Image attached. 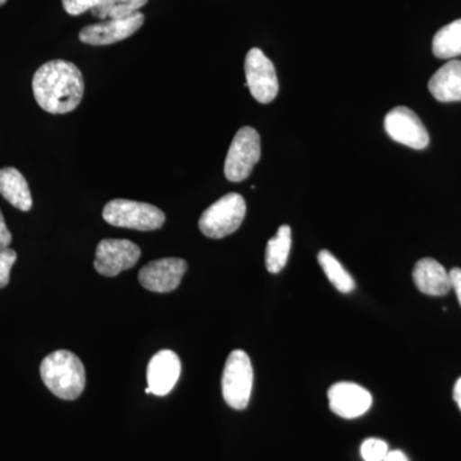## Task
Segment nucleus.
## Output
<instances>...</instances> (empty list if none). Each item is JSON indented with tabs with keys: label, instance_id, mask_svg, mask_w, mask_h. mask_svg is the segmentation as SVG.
<instances>
[{
	"label": "nucleus",
	"instance_id": "1",
	"mask_svg": "<svg viewBox=\"0 0 461 461\" xmlns=\"http://www.w3.org/2000/svg\"><path fill=\"white\" fill-rule=\"evenodd\" d=\"M84 77L74 63L56 59L42 65L32 78L36 103L51 114H66L80 105Z\"/></svg>",
	"mask_w": 461,
	"mask_h": 461
},
{
	"label": "nucleus",
	"instance_id": "2",
	"mask_svg": "<svg viewBox=\"0 0 461 461\" xmlns=\"http://www.w3.org/2000/svg\"><path fill=\"white\" fill-rule=\"evenodd\" d=\"M42 382L54 396L62 400L77 399L86 384V372L83 362L74 353L67 350L54 351L42 360Z\"/></svg>",
	"mask_w": 461,
	"mask_h": 461
},
{
	"label": "nucleus",
	"instance_id": "3",
	"mask_svg": "<svg viewBox=\"0 0 461 461\" xmlns=\"http://www.w3.org/2000/svg\"><path fill=\"white\" fill-rule=\"evenodd\" d=\"M247 215V203L240 194L230 193L213 203L202 214L199 229L209 239H223L236 232Z\"/></svg>",
	"mask_w": 461,
	"mask_h": 461
},
{
	"label": "nucleus",
	"instance_id": "4",
	"mask_svg": "<svg viewBox=\"0 0 461 461\" xmlns=\"http://www.w3.org/2000/svg\"><path fill=\"white\" fill-rule=\"evenodd\" d=\"M103 218L112 226L138 230H159L166 222V214L157 206L124 199L109 202Z\"/></svg>",
	"mask_w": 461,
	"mask_h": 461
},
{
	"label": "nucleus",
	"instance_id": "5",
	"mask_svg": "<svg viewBox=\"0 0 461 461\" xmlns=\"http://www.w3.org/2000/svg\"><path fill=\"white\" fill-rule=\"evenodd\" d=\"M254 371L250 357L242 350H235L227 357L222 375L224 402L235 411H244L253 391Z\"/></svg>",
	"mask_w": 461,
	"mask_h": 461
},
{
	"label": "nucleus",
	"instance_id": "6",
	"mask_svg": "<svg viewBox=\"0 0 461 461\" xmlns=\"http://www.w3.org/2000/svg\"><path fill=\"white\" fill-rule=\"evenodd\" d=\"M262 148L260 136L253 127H242L236 133L226 160H224V175L230 182L247 180L254 167L259 162Z\"/></svg>",
	"mask_w": 461,
	"mask_h": 461
},
{
	"label": "nucleus",
	"instance_id": "7",
	"mask_svg": "<svg viewBox=\"0 0 461 461\" xmlns=\"http://www.w3.org/2000/svg\"><path fill=\"white\" fill-rule=\"evenodd\" d=\"M245 86L257 102L268 104L278 95V78L272 60L259 48L249 50L245 58Z\"/></svg>",
	"mask_w": 461,
	"mask_h": 461
},
{
	"label": "nucleus",
	"instance_id": "8",
	"mask_svg": "<svg viewBox=\"0 0 461 461\" xmlns=\"http://www.w3.org/2000/svg\"><path fill=\"white\" fill-rule=\"evenodd\" d=\"M141 250L129 240L105 239L99 242L94 267L105 277H115L139 262Z\"/></svg>",
	"mask_w": 461,
	"mask_h": 461
},
{
	"label": "nucleus",
	"instance_id": "9",
	"mask_svg": "<svg viewBox=\"0 0 461 461\" xmlns=\"http://www.w3.org/2000/svg\"><path fill=\"white\" fill-rule=\"evenodd\" d=\"M384 130L393 141L415 150H423L429 147V131L411 108L391 109L384 118Z\"/></svg>",
	"mask_w": 461,
	"mask_h": 461
},
{
	"label": "nucleus",
	"instance_id": "10",
	"mask_svg": "<svg viewBox=\"0 0 461 461\" xmlns=\"http://www.w3.org/2000/svg\"><path fill=\"white\" fill-rule=\"evenodd\" d=\"M186 271L187 263L181 258H163L142 267L139 281L151 293H171L180 286Z\"/></svg>",
	"mask_w": 461,
	"mask_h": 461
},
{
	"label": "nucleus",
	"instance_id": "11",
	"mask_svg": "<svg viewBox=\"0 0 461 461\" xmlns=\"http://www.w3.org/2000/svg\"><path fill=\"white\" fill-rule=\"evenodd\" d=\"M144 14L138 12L132 16L114 18L105 23L84 27L78 38L85 44L94 45V47L114 44L132 36L144 25Z\"/></svg>",
	"mask_w": 461,
	"mask_h": 461
},
{
	"label": "nucleus",
	"instance_id": "12",
	"mask_svg": "<svg viewBox=\"0 0 461 461\" xmlns=\"http://www.w3.org/2000/svg\"><path fill=\"white\" fill-rule=\"evenodd\" d=\"M330 411L345 420L362 417L371 409L373 399L366 388L351 382H339L329 390Z\"/></svg>",
	"mask_w": 461,
	"mask_h": 461
},
{
	"label": "nucleus",
	"instance_id": "13",
	"mask_svg": "<svg viewBox=\"0 0 461 461\" xmlns=\"http://www.w3.org/2000/svg\"><path fill=\"white\" fill-rule=\"evenodd\" d=\"M181 375V360L171 350H162L151 357L148 366V384L151 393L166 396L173 390Z\"/></svg>",
	"mask_w": 461,
	"mask_h": 461
},
{
	"label": "nucleus",
	"instance_id": "14",
	"mask_svg": "<svg viewBox=\"0 0 461 461\" xmlns=\"http://www.w3.org/2000/svg\"><path fill=\"white\" fill-rule=\"evenodd\" d=\"M412 280L418 290L426 295L442 296L451 290L450 275L432 258H424L415 264Z\"/></svg>",
	"mask_w": 461,
	"mask_h": 461
},
{
	"label": "nucleus",
	"instance_id": "15",
	"mask_svg": "<svg viewBox=\"0 0 461 461\" xmlns=\"http://www.w3.org/2000/svg\"><path fill=\"white\" fill-rule=\"evenodd\" d=\"M429 89L438 102H461V60H450L442 66L430 77Z\"/></svg>",
	"mask_w": 461,
	"mask_h": 461
},
{
	"label": "nucleus",
	"instance_id": "16",
	"mask_svg": "<svg viewBox=\"0 0 461 461\" xmlns=\"http://www.w3.org/2000/svg\"><path fill=\"white\" fill-rule=\"evenodd\" d=\"M0 195L23 212L32 211V198L23 173L14 167L0 169Z\"/></svg>",
	"mask_w": 461,
	"mask_h": 461
},
{
	"label": "nucleus",
	"instance_id": "17",
	"mask_svg": "<svg viewBox=\"0 0 461 461\" xmlns=\"http://www.w3.org/2000/svg\"><path fill=\"white\" fill-rule=\"evenodd\" d=\"M291 229L284 224L278 229L275 238L269 240L266 249V267L269 273H280L286 266L288 256H290Z\"/></svg>",
	"mask_w": 461,
	"mask_h": 461
},
{
	"label": "nucleus",
	"instance_id": "18",
	"mask_svg": "<svg viewBox=\"0 0 461 461\" xmlns=\"http://www.w3.org/2000/svg\"><path fill=\"white\" fill-rule=\"evenodd\" d=\"M432 50L439 59L461 56V18L438 30L433 38Z\"/></svg>",
	"mask_w": 461,
	"mask_h": 461
},
{
	"label": "nucleus",
	"instance_id": "19",
	"mask_svg": "<svg viewBox=\"0 0 461 461\" xmlns=\"http://www.w3.org/2000/svg\"><path fill=\"white\" fill-rule=\"evenodd\" d=\"M318 262L321 269L326 273L330 284L333 285L339 293L350 294L355 290V281L350 273L346 271L344 266L336 259V257L329 250H321L318 254Z\"/></svg>",
	"mask_w": 461,
	"mask_h": 461
},
{
	"label": "nucleus",
	"instance_id": "20",
	"mask_svg": "<svg viewBox=\"0 0 461 461\" xmlns=\"http://www.w3.org/2000/svg\"><path fill=\"white\" fill-rule=\"evenodd\" d=\"M148 0H102L99 5L91 9L94 17L100 20H114L138 14Z\"/></svg>",
	"mask_w": 461,
	"mask_h": 461
},
{
	"label": "nucleus",
	"instance_id": "21",
	"mask_svg": "<svg viewBox=\"0 0 461 461\" xmlns=\"http://www.w3.org/2000/svg\"><path fill=\"white\" fill-rule=\"evenodd\" d=\"M390 453L386 442L379 438H368L363 442L360 454L364 461H384Z\"/></svg>",
	"mask_w": 461,
	"mask_h": 461
},
{
	"label": "nucleus",
	"instance_id": "22",
	"mask_svg": "<svg viewBox=\"0 0 461 461\" xmlns=\"http://www.w3.org/2000/svg\"><path fill=\"white\" fill-rule=\"evenodd\" d=\"M17 260V253L12 249H3L0 250V290L5 288L11 280L12 267Z\"/></svg>",
	"mask_w": 461,
	"mask_h": 461
},
{
	"label": "nucleus",
	"instance_id": "23",
	"mask_svg": "<svg viewBox=\"0 0 461 461\" xmlns=\"http://www.w3.org/2000/svg\"><path fill=\"white\" fill-rule=\"evenodd\" d=\"M102 0H62L63 7L71 16H78L85 12L91 11L100 5Z\"/></svg>",
	"mask_w": 461,
	"mask_h": 461
},
{
	"label": "nucleus",
	"instance_id": "24",
	"mask_svg": "<svg viewBox=\"0 0 461 461\" xmlns=\"http://www.w3.org/2000/svg\"><path fill=\"white\" fill-rule=\"evenodd\" d=\"M12 242V235L9 232L7 224H5V217L0 211V250L9 248Z\"/></svg>",
	"mask_w": 461,
	"mask_h": 461
},
{
	"label": "nucleus",
	"instance_id": "25",
	"mask_svg": "<svg viewBox=\"0 0 461 461\" xmlns=\"http://www.w3.org/2000/svg\"><path fill=\"white\" fill-rule=\"evenodd\" d=\"M448 275H450L451 288H454L455 293H456L457 300H459L461 305V269L453 268L448 272Z\"/></svg>",
	"mask_w": 461,
	"mask_h": 461
},
{
	"label": "nucleus",
	"instance_id": "26",
	"mask_svg": "<svg viewBox=\"0 0 461 461\" xmlns=\"http://www.w3.org/2000/svg\"><path fill=\"white\" fill-rule=\"evenodd\" d=\"M384 461H409V459L402 451L393 450L387 454Z\"/></svg>",
	"mask_w": 461,
	"mask_h": 461
},
{
	"label": "nucleus",
	"instance_id": "27",
	"mask_svg": "<svg viewBox=\"0 0 461 461\" xmlns=\"http://www.w3.org/2000/svg\"><path fill=\"white\" fill-rule=\"evenodd\" d=\"M454 400L456 402L457 405H459L461 411V377L457 379L456 384H455Z\"/></svg>",
	"mask_w": 461,
	"mask_h": 461
},
{
	"label": "nucleus",
	"instance_id": "28",
	"mask_svg": "<svg viewBox=\"0 0 461 461\" xmlns=\"http://www.w3.org/2000/svg\"><path fill=\"white\" fill-rule=\"evenodd\" d=\"M7 3V0H0V7H2L3 5H5Z\"/></svg>",
	"mask_w": 461,
	"mask_h": 461
}]
</instances>
